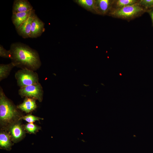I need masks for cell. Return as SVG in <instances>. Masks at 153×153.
Here are the masks:
<instances>
[{"label": "cell", "instance_id": "1", "mask_svg": "<svg viewBox=\"0 0 153 153\" xmlns=\"http://www.w3.org/2000/svg\"><path fill=\"white\" fill-rule=\"evenodd\" d=\"M9 50L10 59L15 67L35 71L41 65L37 51L25 44L20 42L13 43Z\"/></svg>", "mask_w": 153, "mask_h": 153}, {"label": "cell", "instance_id": "2", "mask_svg": "<svg viewBox=\"0 0 153 153\" xmlns=\"http://www.w3.org/2000/svg\"><path fill=\"white\" fill-rule=\"evenodd\" d=\"M12 102L5 95L0 88V120L1 125L9 127L20 120V114Z\"/></svg>", "mask_w": 153, "mask_h": 153}, {"label": "cell", "instance_id": "3", "mask_svg": "<svg viewBox=\"0 0 153 153\" xmlns=\"http://www.w3.org/2000/svg\"><path fill=\"white\" fill-rule=\"evenodd\" d=\"M147 10L137 3L120 8H112L109 14L115 18L129 20L140 16Z\"/></svg>", "mask_w": 153, "mask_h": 153}, {"label": "cell", "instance_id": "4", "mask_svg": "<svg viewBox=\"0 0 153 153\" xmlns=\"http://www.w3.org/2000/svg\"><path fill=\"white\" fill-rule=\"evenodd\" d=\"M15 77L17 84L20 88L39 83L37 73L35 71L28 69H21L15 73Z\"/></svg>", "mask_w": 153, "mask_h": 153}, {"label": "cell", "instance_id": "5", "mask_svg": "<svg viewBox=\"0 0 153 153\" xmlns=\"http://www.w3.org/2000/svg\"><path fill=\"white\" fill-rule=\"evenodd\" d=\"M42 87L39 82L29 86L20 88L19 94L22 97H28L42 101L43 95Z\"/></svg>", "mask_w": 153, "mask_h": 153}, {"label": "cell", "instance_id": "6", "mask_svg": "<svg viewBox=\"0 0 153 153\" xmlns=\"http://www.w3.org/2000/svg\"><path fill=\"white\" fill-rule=\"evenodd\" d=\"M44 31V23L35 14L31 24L29 38L38 37L41 36Z\"/></svg>", "mask_w": 153, "mask_h": 153}, {"label": "cell", "instance_id": "7", "mask_svg": "<svg viewBox=\"0 0 153 153\" xmlns=\"http://www.w3.org/2000/svg\"><path fill=\"white\" fill-rule=\"evenodd\" d=\"M9 133L12 141L16 143L21 140L25 135V131L22 125L17 122L9 128Z\"/></svg>", "mask_w": 153, "mask_h": 153}, {"label": "cell", "instance_id": "8", "mask_svg": "<svg viewBox=\"0 0 153 153\" xmlns=\"http://www.w3.org/2000/svg\"><path fill=\"white\" fill-rule=\"evenodd\" d=\"M113 0H95L94 8L95 12L101 15H105L109 13L112 8Z\"/></svg>", "mask_w": 153, "mask_h": 153}, {"label": "cell", "instance_id": "9", "mask_svg": "<svg viewBox=\"0 0 153 153\" xmlns=\"http://www.w3.org/2000/svg\"><path fill=\"white\" fill-rule=\"evenodd\" d=\"M35 12V10L33 9L27 12L12 14V20L16 29L26 21Z\"/></svg>", "mask_w": 153, "mask_h": 153}, {"label": "cell", "instance_id": "10", "mask_svg": "<svg viewBox=\"0 0 153 153\" xmlns=\"http://www.w3.org/2000/svg\"><path fill=\"white\" fill-rule=\"evenodd\" d=\"M35 14V12L26 21L16 29L18 34L24 38H29L31 24Z\"/></svg>", "mask_w": 153, "mask_h": 153}, {"label": "cell", "instance_id": "11", "mask_svg": "<svg viewBox=\"0 0 153 153\" xmlns=\"http://www.w3.org/2000/svg\"><path fill=\"white\" fill-rule=\"evenodd\" d=\"M33 7L27 0H15L12 9V14L27 12L33 9Z\"/></svg>", "mask_w": 153, "mask_h": 153}, {"label": "cell", "instance_id": "12", "mask_svg": "<svg viewBox=\"0 0 153 153\" xmlns=\"http://www.w3.org/2000/svg\"><path fill=\"white\" fill-rule=\"evenodd\" d=\"M37 107L35 99L28 97H25L23 102L17 106L18 109L26 113L33 111Z\"/></svg>", "mask_w": 153, "mask_h": 153}, {"label": "cell", "instance_id": "13", "mask_svg": "<svg viewBox=\"0 0 153 153\" xmlns=\"http://www.w3.org/2000/svg\"><path fill=\"white\" fill-rule=\"evenodd\" d=\"M9 133L5 131H1L0 133V147L2 149L7 150L11 149L12 144Z\"/></svg>", "mask_w": 153, "mask_h": 153}, {"label": "cell", "instance_id": "14", "mask_svg": "<svg viewBox=\"0 0 153 153\" xmlns=\"http://www.w3.org/2000/svg\"><path fill=\"white\" fill-rule=\"evenodd\" d=\"M15 66L11 62L7 64H0V81L7 78Z\"/></svg>", "mask_w": 153, "mask_h": 153}, {"label": "cell", "instance_id": "15", "mask_svg": "<svg viewBox=\"0 0 153 153\" xmlns=\"http://www.w3.org/2000/svg\"><path fill=\"white\" fill-rule=\"evenodd\" d=\"M137 0H113L112 8L118 9L129 5L137 3Z\"/></svg>", "mask_w": 153, "mask_h": 153}, {"label": "cell", "instance_id": "16", "mask_svg": "<svg viewBox=\"0 0 153 153\" xmlns=\"http://www.w3.org/2000/svg\"><path fill=\"white\" fill-rule=\"evenodd\" d=\"M76 1L79 5L88 10H94L95 0H78Z\"/></svg>", "mask_w": 153, "mask_h": 153}, {"label": "cell", "instance_id": "17", "mask_svg": "<svg viewBox=\"0 0 153 153\" xmlns=\"http://www.w3.org/2000/svg\"><path fill=\"white\" fill-rule=\"evenodd\" d=\"M24 129L29 133L35 134L40 129V127L33 123H28L25 125Z\"/></svg>", "mask_w": 153, "mask_h": 153}, {"label": "cell", "instance_id": "18", "mask_svg": "<svg viewBox=\"0 0 153 153\" xmlns=\"http://www.w3.org/2000/svg\"><path fill=\"white\" fill-rule=\"evenodd\" d=\"M137 3L147 10L153 7V0H140Z\"/></svg>", "mask_w": 153, "mask_h": 153}, {"label": "cell", "instance_id": "19", "mask_svg": "<svg viewBox=\"0 0 153 153\" xmlns=\"http://www.w3.org/2000/svg\"><path fill=\"white\" fill-rule=\"evenodd\" d=\"M23 119L29 123H33L36 121L43 120V118L34 116L31 114H28L22 117L20 120Z\"/></svg>", "mask_w": 153, "mask_h": 153}, {"label": "cell", "instance_id": "20", "mask_svg": "<svg viewBox=\"0 0 153 153\" xmlns=\"http://www.w3.org/2000/svg\"><path fill=\"white\" fill-rule=\"evenodd\" d=\"M0 56L10 59L11 55L9 50L5 49L1 44L0 45Z\"/></svg>", "mask_w": 153, "mask_h": 153}, {"label": "cell", "instance_id": "21", "mask_svg": "<svg viewBox=\"0 0 153 153\" xmlns=\"http://www.w3.org/2000/svg\"><path fill=\"white\" fill-rule=\"evenodd\" d=\"M146 12L148 13L150 17L152 20V26L153 27V7L147 10Z\"/></svg>", "mask_w": 153, "mask_h": 153}]
</instances>
